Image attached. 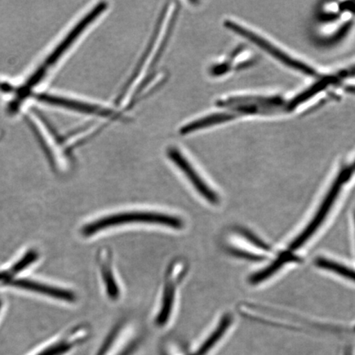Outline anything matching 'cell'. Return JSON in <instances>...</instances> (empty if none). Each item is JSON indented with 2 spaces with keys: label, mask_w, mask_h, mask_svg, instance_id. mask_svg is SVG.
Returning a JSON list of instances; mask_svg holds the SVG:
<instances>
[{
  "label": "cell",
  "mask_w": 355,
  "mask_h": 355,
  "mask_svg": "<svg viewBox=\"0 0 355 355\" xmlns=\"http://www.w3.org/2000/svg\"><path fill=\"white\" fill-rule=\"evenodd\" d=\"M12 286L24 288V290L39 293V294L48 295L51 298L57 300L73 302L76 299V296L73 292L64 290V288L55 286L44 285V284L37 282L31 281V279H19L11 282Z\"/></svg>",
  "instance_id": "obj_9"
},
{
  "label": "cell",
  "mask_w": 355,
  "mask_h": 355,
  "mask_svg": "<svg viewBox=\"0 0 355 355\" xmlns=\"http://www.w3.org/2000/svg\"><path fill=\"white\" fill-rule=\"evenodd\" d=\"M234 117L235 115L230 112L211 114L209 116L187 124V125L181 128L180 132L181 135H186L188 133L214 125V124L229 121Z\"/></svg>",
  "instance_id": "obj_10"
},
{
  "label": "cell",
  "mask_w": 355,
  "mask_h": 355,
  "mask_svg": "<svg viewBox=\"0 0 355 355\" xmlns=\"http://www.w3.org/2000/svg\"><path fill=\"white\" fill-rule=\"evenodd\" d=\"M187 272V265L184 260L178 259L168 266L162 295L161 305L155 318V324L159 327L166 326L174 310L176 295L182 281Z\"/></svg>",
  "instance_id": "obj_3"
},
{
  "label": "cell",
  "mask_w": 355,
  "mask_h": 355,
  "mask_svg": "<svg viewBox=\"0 0 355 355\" xmlns=\"http://www.w3.org/2000/svg\"><path fill=\"white\" fill-rule=\"evenodd\" d=\"M352 168H354V171H355V162L353 163Z\"/></svg>",
  "instance_id": "obj_23"
},
{
  "label": "cell",
  "mask_w": 355,
  "mask_h": 355,
  "mask_svg": "<svg viewBox=\"0 0 355 355\" xmlns=\"http://www.w3.org/2000/svg\"><path fill=\"white\" fill-rule=\"evenodd\" d=\"M38 254L37 252L30 251L22 257L19 261H17L15 266L10 269V272L12 274L19 273L21 270L28 268V266L34 263L37 259Z\"/></svg>",
  "instance_id": "obj_16"
},
{
  "label": "cell",
  "mask_w": 355,
  "mask_h": 355,
  "mask_svg": "<svg viewBox=\"0 0 355 355\" xmlns=\"http://www.w3.org/2000/svg\"><path fill=\"white\" fill-rule=\"evenodd\" d=\"M346 91H347L349 93H352V94L355 95V87L354 86H349L347 88H346Z\"/></svg>",
  "instance_id": "obj_20"
},
{
  "label": "cell",
  "mask_w": 355,
  "mask_h": 355,
  "mask_svg": "<svg viewBox=\"0 0 355 355\" xmlns=\"http://www.w3.org/2000/svg\"><path fill=\"white\" fill-rule=\"evenodd\" d=\"M39 100L46 102L47 104L59 106V107L77 111L78 113L103 117L110 116V115L113 114L110 110L101 107V106L87 103V102L64 98V97L42 95L39 96Z\"/></svg>",
  "instance_id": "obj_7"
},
{
  "label": "cell",
  "mask_w": 355,
  "mask_h": 355,
  "mask_svg": "<svg viewBox=\"0 0 355 355\" xmlns=\"http://www.w3.org/2000/svg\"><path fill=\"white\" fill-rule=\"evenodd\" d=\"M297 257L295 256H292L291 254L288 255H282L279 257V259L275 261L272 264L263 270H260V272L256 273L252 276L250 281L252 284H259L265 279L272 276L274 273H276L277 270L282 268V266L287 263V261H296Z\"/></svg>",
  "instance_id": "obj_13"
},
{
  "label": "cell",
  "mask_w": 355,
  "mask_h": 355,
  "mask_svg": "<svg viewBox=\"0 0 355 355\" xmlns=\"http://www.w3.org/2000/svg\"><path fill=\"white\" fill-rule=\"evenodd\" d=\"M355 76V66L352 67V68H350L348 70L344 71V72L340 73L339 74V79L343 78H348V77H354Z\"/></svg>",
  "instance_id": "obj_19"
},
{
  "label": "cell",
  "mask_w": 355,
  "mask_h": 355,
  "mask_svg": "<svg viewBox=\"0 0 355 355\" xmlns=\"http://www.w3.org/2000/svg\"><path fill=\"white\" fill-rule=\"evenodd\" d=\"M6 277V274L0 273V279H2Z\"/></svg>",
  "instance_id": "obj_22"
},
{
  "label": "cell",
  "mask_w": 355,
  "mask_h": 355,
  "mask_svg": "<svg viewBox=\"0 0 355 355\" xmlns=\"http://www.w3.org/2000/svg\"><path fill=\"white\" fill-rule=\"evenodd\" d=\"M338 80L339 79L337 78V77H327L322 79L321 81L314 84L313 87L307 89V90L302 92L301 94L297 96L295 98L293 99L287 105V110H291L295 109L296 106L303 103V102L310 99L311 97L318 94V92L324 90V89H325L328 85L336 83Z\"/></svg>",
  "instance_id": "obj_12"
},
{
  "label": "cell",
  "mask_w": 355,
  "mask_h": 355,
  "mask_svg": "<svg viewBox=\"0 0 355 355\" xmlns=\"http://www.w3.org/2000/svg\"><path fill=\"white\" fill-rule=\"evenodd\" d=\"M0 306H1V302H0Z\"/></svg>",
  "instance_id": "obj_24"
},
{
  "label": "cell",
  "mask_w": 355,
  "mask_h": 355,
  "mask_svg": "<svg viewBox=\"0 0 355 355\" xmlns=\"http://www.w3.org/2000/svg\"><path fill=\"white\" fill-rule=\"evenodd\" d=\"M84 334H85V332H82L77 337L73 336L71 339L61 340L60 343L49 346V347L43 349L42 352L38 353L37 355H63L69 352L75 345H77L78 341L81 340Z\"/></svg>",
  "instance_id": "obj_14"
},
{
  "label": "cell",
  "mask_w": 355,
  "mask_h": 355,
  "mask_svg": "<svg viewBox=\"0 0 355 355\" xmlns=\"http://www.w3.org/2000/svg\"><path fill=\"white\" fill-rule=\"evenodd\" d=\"M131 223L154 224L176 230L184 227V221L175 216L161 212L130 211L116 213L93 220L83 226L82 234L83 236L89 237L105 229Z\"/></svg>",
  "instance_id": "obj_1"
},
{
  "label": "cell",
  "mask_w": 355,
  "mask_h": 355,
  "mask_svg": "<svg viewBox=\"0 0 355 355\" xmlns=\"http://www.w3.org/2000/svg\"><path fill=\"white\" fill-rule=\"evenodd\" d=\"M239 234L243 235V236L248 239V241H250L252 243H254V245L257 247H259L261 248V250L268 251L270 250V248L268 245H266V244L261 241L260 239L255 236L254 234H252L250 232H248V230L245 229H241L239 230Z\"/></svg>",
  "instance_id": "obj_17"
},
{
  "label": "cell",
  "mask_w": 355,
  "mask_h": 355,
  "mask_svg": "<svg viewBox=\"0 0 355 355\" xmlns=\"http://www.w3.org/2000/svg\"><path fill=\"white\" fill-rule=\"evenodd\" d=\"M225 26L232 30L234 33L241 35V37L248 39V41L257 44V46L263 49L269 55L276 58L277 60L282 62L283 64L290 67V68L300 71V72L309 75V76H316L317 73L313 69L301 63L300 61L293 60L292 58L286 55L285 53L278 50L272 44L266 42V40L261 38L254 33L250 32V31L243 28L241 26L232 21H226Z\"/></svg>",
  "instance_id": "obj_5"
},
{
  "label": "cell",
  "mask_w": 355,
  "mask_h": 355,
  "mask_svg": "<svg viewBox=\"0 0 355 355\" xmlns=\"http://www.w3.org/2000/svg\"><path fill=\"white\" fill-rule=\"evenodd\" d=\"M354 171L352 167H349L347 170L341 172L336 181L330 190L329 193L327 194L322 205L319 208L317 215L315 216L313 220L308 225V227L304 230V232L299 235L298 238L295 239L291 244L288 250L295 251L298 250L300 247L303 246L306 241L312 236L315 232L318 230L319 226L321 225L322 222L326 218L328 212H329L333 203L340 193L341 187L346 180H347L352 172Z\"/></svg>",
  "instance_id": "obj_4"
},
{
  "label": "cell",
  "mask_w": 355,
  "mask_h": 355,
  "mask_svg": "<svg viewBox=\"0 0 355 355\" xmlns=\"http://www.w3.org/2000/svg\"><path fill=\"white\" fill-rule=\"evenodd\" d=\"M345 355H352V349H350V348L346 349Z\"/></svg>",
  "instance_id": "obj_21"
},
{
  "label": "cell",
  "mask_w": 355,
  "mask_h": 355,
  "mask_svg": "<svg viewBox=\"0 0 355 355\" xmlns=\"http://www.w3.org/2000/svg\"><path fill=\"white\" fill-rule=\"evenodd\" d=\"M168 157L171 159L175 165L187 177L190 183L197 192L207 201L213 204L218 203L219 198L214 193L205 181L202 179L196 170L192 166V164L188 161L187 158L180 153L179 149L171 148L168 150Z\"/></svg>",
  "instance_id": "obj_6"
},
{
  "label": "cell",
  "mask_w": 355,
  "mask_h": 355,
  "mask_svg": "<svg viewBox=\"0 0 355 355\" xmlns=\"http://www.w3.org/2000/svg\"><path fill=\"white\" fill-rule=\"evenodd\" d=\"M232 322V317L229 314L225 315V317L222 318L221 321L219 323L218 327L216 328V330L211 333V335L208 337L201 346L199 349L193 355H206L210 350L214 347L215 345L218 343L223 336L228 327Z\"/></svg>",
  "instance_id": "obj_11"
},
{
  "label": "cell",
  "mask_w": 355,
  "mask_h": 355,
  "mask_svg": "<svg viewBox=\"0 0 355 355\" xmlns=\"http://www.w3.org/2000/svg\"><path fill=\"white\" fill-rule=\"evenodd\" d=\"M105 8L106 3H100L97 4L93 10L89 12L85 17H83V19L74 26L73 29L71 31L68 35L64 39V41L55 49L54 51L48 56L47 59L41 67H39V69L30 77L28 81L26 82L24 87H22V89H24L22 92H24V95L28 94L33 87L42 81V79L47 73V71L57 63V61L64 55L67 51H69L71 46L76 42V40L84 32V30H86L87 26L92 24V22L101 15V12H103Z\"/></svg>",
  "instance_id": "obj_2"
},
{
  "label": "cell",
  "mask_w": 355,
  "mask_h": 355,
  "mask_svg": "<svg viewBox=\"0 0 355 355\" xmlns=\"http://www.w3.org/2000/svg\"><path fill=\"white\" fill-rule=\"evenodd\" d=\"M316 264L319 268L331 270V272L340 275L345 278L352 279L355 282V272L352 269L346 268V266L334 263V261L325 259H318Z\"/></svg>",
  "instance_id": "obj_15"
},
{
  "label": "cell",
  "mask_w": 355,
  "mask_h": 355,
  "mask_svg": "<svg viewBox=\"0 0 355 355\" xmlns=\"http://www.w3.org/2000/svg\"><path fill=\"white\" fill-rule=\"evenodd\" d=\"M100 266L102 281L105 288L106 295L111 300H117L121 295L119 288L113 269L112 257L107 248H101L97 255Z\"/></svg>",
  "instance_id": "obj_8"
},
{
  "label": "cell",
  "mask_w": 355,
  "mask_h": 355,
  "mask_svg": "<svg viewBox=\"0 0 355 355\" xmlns=\"http://www.w3.org/2000/svg\"><path fill=\"white\" fill-rule=\"evenodd\" d=\"M230 252H232V254L235 257H242V259L248 260L259 261L263 259V257L256 256L254 254H250V252H248L236 250V248H232V250H230Z\"/></svg>",
  "instance_id": "obj_18"
}]
</instances>
